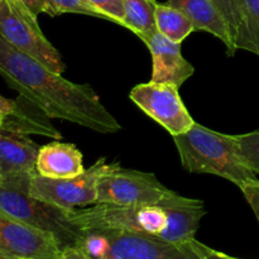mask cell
<instances>
[{"instance_id": "1", "label": "cell", "mask_w": 259, "mask_h": 259, "mask_svg": "<svg viewBox=\"0 0 259 259\" xmlns=\"http://www.w3.org/2000/svg\"><path fill=\"white\" fill-rule=\"evenodd\" d=\"M0 75L22 98L48 118L71 121L103 134L121 129L115 116L103 105L88 83H75L35 58L13 47L0 35Z\"/></svg>"}, {"instance_id": "2", "label": "cell", "mask_w": 259, "mask_h": 259, "mask_svg": "<svg viewBox=\"0 0 259 259\" xmlns=\"http://www.w3.org/2000/svg\"><path fill=\"white\" fill-rule=\"evenodd\" d=\"M172 138L182 167L191 174L215 175L238 187L257 180L240 158L235 136L219 133L195 121L189 131Z\"/></svg>"}, {"instance_id": "3", "label": "cell", "mask_w": 259, "mask_h": 259, "mask_svg": "<svg viewBox=\"0 0 259 259\" xmlns=\"http://www.w3.org/2000/svg\"><path fill=\"white\" fill-rule=\"evenodd\" d=\"M35 172L0 176V212L52 234L63 250L77 244L82 230L73 222V210L32 196L29 185Z\"/></svg>"}, {"instance_id": "4", "label": "cell", "mask_w": 259, "mask_h": 259, "mask_svg": "<svg viewBox=\"0 0 259 259\" xmlns=\"http://www.w3.org/2000/svg\"><path fill=\"white\" fill-rule=\"evenodd\" d=\"M73 222L81 230H120L159 238L168 224L162 205L95 204L73 210Z\"/></svg>"}, {"instance_id": "5", "label": "cell", "mask_w": 259, "mask_h": 259, "mask_svg": "<svg viewBox=\"0 0 259 259\" xmlns=\"http://www.w3.org/2000/svg\"><path fill=\"white\" fill-rule=\"evenodd\" d=\"M0 35L53 72H65L62 56L43 34L37 15L18 0H0Z\"/></svg>"}, {"instance_id": "6", "label": "cell", "mask_w": 259, "mask_h": 259, "mask_svg": "<svg viewBox=\"0 0 259 259\" xmlns=\"http://www.w3.org/2000/svg\"><path fill=\"white\" fill-rule=\"evenodd\" d=\"M175 194L153 174L123 168L113 162L99 177L96 204L162 205Z\"/></svg>"}, {"instance_id": "7", "label": "cell", "mask_w": 259, "mask_h": 259, "mask_svg": "<svg viewBox=\"0 0 259 259\" xmlns=\"http://www.w3.org/2000/svg\"><path fill=\"white\" fill-rule=\"evenodd\" d=\"M106 166L105 158H100L90 168L70 179H48L35 172L30 180L29 192L37 199L65 209L95 205L98 202L99 177Z\"/></svg>"}, {"instance_id": "8", "label": "cell", "mask_w": 259, "mask_h": 259, "mask_svg": "<svg viewBox=\"0 0 259 259\" xmlns=\"http://www.w3.org/2000/svg\"><path fill=\"white\" fill-rule=\"evenodd\" d=\"M129 98L172 137L185 133L195 124L180 96L179 88L172 83H139L132 89Z\"/></svg>"}, {"instance_id": "9", "label": "cell", "mask_w": 259, "mask_h": 259, "mask_svg": "<svg viewBox=\"0 0 259 259\" xmlns=\"http://www.w3.org/2000/svg\"><path fill=\"white\" fill-rule=\"evenodd\" d=\"M0 252L17 259H60L63 248L50 233L0 212Z\"/></svg>"}, {"instance_id": "10", "label": "cell", "mask_w": 259, "mask_h": 259, "mask_svg": "<svg viewBox=\"0 0 259 259\" xmlns=\"http://www.w3.org/2000/svg\"><path fill=\"white\" fill-rule=\"evenodd\" d=\"M110 240V259H200L189 243L164 242L120 230H103Z\"/></svg>"}, {"instance_id": "11", "label": "cell", "mask_w": 259, "mask_h": 259, "mask_svg": "<svg viewBox=\"0 0 259 259\" xmlns=\"http://www.w3.org/2000/svg\"><path fill=\"white\" fill-rule=\"evenodd\" d=\"M152 56L151 81L161 83H172L181 88L195 72V67L182 56L181 45L175 43L156 32L144 42Z\"/></svg>"}, {"instance_id": "12", "label": "cell", "mask_w": 259, "mask_h": 259, "mask_svg": "<svg viewBox=\"0 0 259 259\" xmlns=\"http://www.w3.org/2000/svg\"><path fill=\"white\" fill-rule=\"evenodd\" d=\"M167 4L184 13L196 30H205L222 40L227 48L228 56H234V45L228 23L212 0H168Z\"/></svg>"}, {"instance_id": "13", "label": "cell", "mask_w": 259, "mask_h": 259, "mask_svg": "<svg viewBox=\"0 0 259 259\" xmlns=\"http://www.w3.org/2000/svg\"><path fill=\"white\" fill-rule=\"evenodd\" d=\"M85 171L83 156L72 143L52 142L39 148L35 172L48 179H70Z\"/></svg>"}, {"instance_id": "14", "label": "cell", "mask_w": 259, "mask_h": 259, "mask_svg": "<svg viewBox=\"0 0 259 259\" xmlns=\"http://www.w3.org/2000/svg\"><path fill=\"white\" fill-rule=\"evenodd\" d=\"M39 148L25 134L0 128V176L35 172Z\"/></svg>"}, {"instance_id": "15", "label": "cell", "mask_w": 259, "mask_h": 259, "mask_svg": "<svg viewBox=\"0 0 259 259\" xmlns=\"http://www.w3.org/2000/svg\"><path fill=\"white\" fill-rule=\"evenodd\" d=\"M47 115L39 108L20 96L15 100L14 110L4 119L2 128L8 131L18 132L28 136V134H42V136L61 138V134L55 131L50 124Z\"/></svg>"}, {"instance_id": "16", "label": "cell", "mask_w": 259, "mask_h": 259, "mask_svg": "<svg viewBox=\"0 0 259 259\" xmlns=\"http://www.w3.org/2000/svg\"><path fill=\"white\" fill-rule=\"evenodd\" d=\"M124 28L132 30L143 42L158 32L156 25V0H124Z\"/></svg>"}, {"instance_id": "17", "label": "cell", "mask_w": 259, "mask_h": 259, "mask_svg": "<svg viewBox=\"0 0 259 259\" xmlns=\"http://www.w3.org/2000/svg\"><path fill=\"white\" fill-rule=\"evenodd\" d=\"M156 25L157 30L175 43H182L195 27L189 18L169 4H159L156 2Z\"/></svg>"}, {"instance_id": "18", "label": "cell", "mask_w": 259, "mask_h": 259, "mask_svg": "<svg viewBox=\"0 0 259 259\" xmlns=\"http://www.w3.org/2000/svg\"><path fill=\"white\" fill-rule=\"evenodd\" d=\"M219 12L224 17L225 22L230 29L234 45L237 50H247V38H245L244 20L240 12L238 0H212Z\"/></svg>"}, {"instance_id": "19", "label": "cell", "mask_w": 259, "mask_h": 259, "mask_svg": "<svg viewBox=\"0 0 259 259\" xmlns=\"http://www.w3.org/2000/svg\"><path fill=\"white\" fill-rule=\"evenodd\" d=\"M73 248L83 259H110V240L103 230H83Z\"/></svg>"}, {"instance_id": "20", "label": "cell", "mask_w": 259, "mask_h": 259, "mask_svg": "<svg viewBox=\"0 0 259 259\" xmlns=\"http://www.w3.org/2000/svg\"><path fill=\"white\" fill-rule=\"evenodd\" d=\"M244 20L247 50L259 56V0H238Z\"/></svg>"}, {"instance_id": "21", "label": "cell", "mask_w": 259, "mask_h": 259, "mask_svg": "<svg viewBox=\"0 0 259 259\" xmlns=\"http://www.w3.org/2000/svg\"><path fill=\"white\" fill-rule=\"evenodd\" d=\"M47 3L50 5L51 17L65 14V13H76V14L90 15L110 22V19L98 8L94 7L89 0H47Z\"/></svg>"}, {"instance_id": "22", "label": "cell", "mask_w": 259, "mask_h": 259, "mask_svg": "<svg viewBox=\"0 0 259 259\" xmlns=\"http://www.w3.org/2000/svg\"><path fill=\"white\" fill-rule=\"evenodd\" d=\"M238 152L245 166L259 175V131L235 136Z\"/></svg>"}, {"instance_id": "23", "label": "cell", "mask_w": 259, "mask_h": 259, "mask_svg": "<svg viewBox=\"0 0 259 259\" xmlns=\"http://www.w3.org/2000/svg\"><path fill=\"white\" fill-rule=\"evenodd\" d=\"M89 2L98 8L101 13H104L110 19V22L124 27V18H125L124 0H89Z\"/></svg>"}, {"instance_id": "24", "label": "cell", "mask_w": 259, "mask_h": 259, "mask_svg": "<svg viewBox=\"0 0 259 259\" xmlns=\"http://www.w3.org/2000/svg\"><path fill=\"white\" fill-rule=\"evenodd\" d=\"M239 189L242 194L244 195L245 200L249 204V206L252 207L253 212H254L255 218L259 222V181L254 180V181L247 182L243 186H240Z\"/></svg>"}, {"instance_id": "25", "label": "cell", "mask_w": 259, "mask_h": 259, "mask_svg": "<svg viewBox=\"0 0 259 259\" xmlns=\"http://www.w3.org/2000/svg\"><path fill=\"white\" fill-rule=\"evenodd\" d=\"M190 245L192 247V249L197 253L200 259H239V258H234L232 255H228L225 253L219 252V250H215L212 248L207 247V245L202 244L201 242L194 239L190 240Z\"/></svg>"}, {"instance_id": "26", "label": "cell", "mask_w": 259, "mask_h": 259, "mask_svg": "<svg viewBox=\"0 0 259 259\" xmlns=\"http://www.w3.org/2000/svg\"><path fill=\"white\" fill-rule=\"evenodd\" d=\"M22 4H24L33 14H35L38 17L39 14L45 13V14H51L50 5H48L47 0H18Z\"/></svg>"}, {"instance_id": "27", "label": "cell", "mask_w": 259, "mask_h": 259, "mask_svg": "<svg viewBox=\"0 0 259 259\" xmlns=\"http://www.w3.org/2000/svg\"><path fill=\"white\" fill-rule=\"evenodd\" d=\"M14 105L15 101L8 100L0 95V120L4 121V119L14 110Z\"/></svg>"}, {"instance_id": "28", "label": "cell", "mask_w": 259, "mask_h": 259, "mask_svg": "<svg viewBox=\"0 0 259 259\" xmlns=\"http://www.w3.org/2000/svg\"><path fill=\"white\" fill-rule=\"evenodd\" d=\"M60 259H78V254L75 248H67L63 250V255Z\"/></svg>"}, {"instance_id": "29", "label": "cell", "mask_w": 259, "mask_h": 259, "mask_svg": "<svg viewBox=\"0 0 259 259\" xmlns=\"http://www.w3.org/2000/svg\"><path fill=\"white\" fill-rule=\"evenodd\" d=\"M0 259H17V258H12V257H8V255H5L4 253L0 252Z\"/></svg>"}, {"instance_id": "30", "label": "cell", "mask_w": 259, "mask_h": 259, "mask_svg": "<svg viewBox=\"0 0 259 259\" xmlns=\"http://www.w3.org/2000/svg\"><path fill=\"white\" fill-rule=\"evenodd\" d=\"M72 248H73V247H72ZM75 250H76V248H75ZM76 252H77V250H76ZM77 254H78V259H83L82 257H81V254H80V253L77 252Z\"/></svg>"}, {"instance_id": "31", "label": "cell", "mask_w": 259, "mask_h": 259, "mask_svg": "<svg viewBox=\"0 0 259 259\" xmlns=\"http://www.w3.org/2000/svg\"><path fill=\"white\" fill-rule=\"evenodd\" d=\"M2 124H3V121H2V120H0V128H2Z\"/></svg>"}]
</instances>
